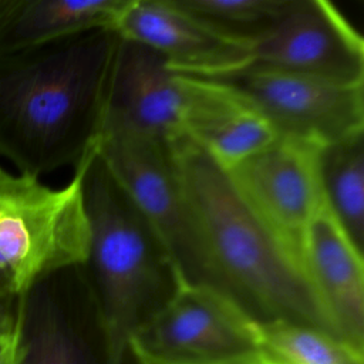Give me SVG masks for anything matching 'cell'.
Here are the masks:
<instances>
[{
  "instance_id": "13",
  "label": "cell",
  "mask_w": 364,
  "mask_h": 364,
  "mask_svg": "<svg viewBox=\"0 0 364 364\" xmlns=\"http://www.w3.org/2000/svg\"><path fill=\"white\" fill-rule=\"evenodd\" d=\"M304 269L336 334L364 350V263L360 252L324 208L309 228Z\"/></svg>"
},
{
  "instance_id": "2",
  "label": "cell",
  "mask_w": 364,
  "mask_h": 364,
  "mask_svg": "<svg viewBox=\"0 0 364 364\" xmlns=\"http://www.w3.org/2000/svg\"><path fill=\"white\" fill-rule=\"evenodd\" d=\"M168 144L215 290L257 324L290 321L337 336L304 267L250 210L228 172L186 135Z\"/></svg>"
},
{
  "instance_id": "14",
  "label": "cell",
  "mask_w": 364,
  "mask_h": 364,
  "mask_svg": "<svg viewBox=\"0 0 364 364\" xmlns=\"http://www.w3.org/2000/svg\"><path fill=\"white\" fill-rule=\"evenodd\" d=\"M183 135L230 169L277 138L266 118L230 87L191 77Z\"/></svg>"
},
{
  "instance_id": "9",
  "label": "cell",
  "mask_w": 364,
  "mask_h": 364,
  "mask_svg": "<svg viewBox=\"0 0 364 364\" xmlns=\"http://www.w3.org/2000/svg\"><path fill=\"white\" fill-rule=\"evenodd\" d=\"M321 149L277 135L256 154L225 169L250 210L303 267L309 228L327 208L320 175Z\"/></svg>"
},
{
  "instance_id": "6",
  "label": "cell",
  "mask_w": 364,
  "mask_h": 364,
  "mask_svg": "<svg viewBox=\"0 0 364 364\" xmlns=\"http://www.w3.org/2000/svg\"><path fill=\"white\" fill-rule=\"evenodd\" d=\"M128 350L135 364H256L257 323L222 293L182 280Z\"/></svg>"
},
{
  "instance_id": "3",
  "label": "cell",
  "mask_w": 364,
  "mask_h": 364,
  "mask_svg": "<svg viewBox=\"0 0 364 364\" xmlns=\"http://www.w3.org/2000/svg\"><path fill=\"white\" fill-rule=\"evenodd\" d=\"M90 228L84 274L119 357L173 297L182 277L165 243L104 161L91 152L82 178Z\"/></svg>"
},
{
  "instance_id": "20",
  "label": "cell",
  "mask_w": 364,
  "mask_h": 364,
  "mask_svg": "<svg viewBox=\"0 0 364 364\" xmlns=\"http://www.w3.org/2000/svg\"><path fill=\"white\" fill-rule=\"evenodd\" d=\"M18 358V330L17 320L14 330L0 343V364H17Z\"/></svg>"
},
{
  "instance_id": "4",
  "label": "cell",
  "mask_w": 364,
  "mask_h": 364,
  "mask_svg": "<svg viewBox=\"0 0 364 364\" xmlns=\"http://www.w3.org/2000/svg\"><path fill=\"white\" fill-rule=\"evenodd\" d=\"M94 149L78 162L63 188L0 168L1 294L20 296L55 270L84 264L90 228L82 178Z\"/></svg>"
},
{
  "instance_id": "18",
  "label": "cell",
  "mask_w": 364,
  "mask_h": 364,
  "mask_svg": "<svg viewBox=\"0 0 364 364\" xmlns=\"http://www.w3.org/2000/svg\"><path fill=\"white\" fill-rule=\"evenodd\" d=\"M220 34L252 44L283 14L289 0H173Z\"/></svg>"
},
{
  "instance_id": "1",
  "label": "cell",
  "mask_w": 364,
  "mask_h": 364,
  "mask_svg": "<svg viewBox=\"0 0 364 364\" xmlns=\"http://www.w3.org/2000/svg\"><path fill=\"white\" fill-rule=\"evenodd\" d=\"M118 41L97 28L0 54V156L20 175L75 168L97 146Z\"/></svg>"
},
{
  "instance_id": "16",
  "label": "cell",
  "mask_w": 364,
  "mask_h": 364,
  "mask_svg": "<svg viewBox=\"0 0 364 364\" xmlns=\"http://www.w3.org/2000/svg\"><path fill=\"white\" fill-rule=\"evenodd\" d=\"M321 186L327 209L353 245L364 250V132L321 149Z\"/></svg>"
},
{
  "instance_id": "10",
  "label": "cell",
  "mask_w": 364,
  "mask_h": 364,
  "mask_svg": "<svg viewBox=\"0 0 364 364\" xmlns=\"http://www.w3.org/2000/svg\"><path fill=\"white\" fill-rule=\"evenodd\" d=\"M250 50V65L343 85L364 84L363 37L326 0H289L283 14Z\"/></svg>"
},
{
  "instance_id": "7",
  "label": "cell",
  "mask_w": 364,
  "mask_h": 364,
  "mask_svg": "<svg viewBox=\"0 0 364 364\" xmlns=\"http://www.w3.org/2000/svg\"><path fill=\"white\" fill-rule=\"evenodd\" d=\"M17 364H128L97 307L82 264L55 270L18 296Z\"/></svg>"
},
{
  "instance_id": "12",
  "label": "cell",
  "mask_w": 364,
  "mask_h": 364,
  "mask_svg": "<svg viewBox=\"0 0 364 364\" xmlns=\"http://www.w3.org/2000/svg\"><path fill=\"white\" fill-rule=\"evenodd\" d=\"M119 37L158 53L175 73L212 78L250 65V44L229 38L173 0H129L115 23Z\"/></svg>"
},
{
  "instance_id": "11",
  "label": "cell",
  "mask_w": 364,
  "mask_h": 364,
  "mask_svg": "<svg viewBox=\"0 0 364 364\" xmlns=\"http://www.w3.org/2000/svg\"><path fill=\"white\" fill-rule=\"evenodd\" d=\"M189 92L188 75L171 70L152 48L119 37L102 132L128 131L169 142L183 135Z\"/></svg>"
},
{
  "instance_id": "15",
  "label": "cell",
  "mask_w": 364,
  "mask_h": 364,
  "mask_svg": "<svg viewBox=\"0 0 364 364\" xmlns=\"http://www.w3.org/2000/svg\"><path fill=\"white\" fill-rule=\"evenodd\" d=\"M129 0H0V54L97 28L114 30Z\"/></svg>"
},
{
  "instance_id": "8",
  "label": "cell",
  "mask_w": 364,
  "mask_h": 364,
  "mask_svg": "<svg viewBox=\"0 0 364 364\" xmlns=\"http://www.w3.org/2000/svg\"><path fill=\"white\" fill-rule=\"evenodd\" d=\"M206 80L242 95L277 135L326 148L364 132V84L343 85L257 65Z\"/></svg>"
},
{
  "instance_id": "5",
  "label": "cell",
  "mask_w": 364,
  "mask_h": 364,
  "mask_svg": "<svg viewBox=\"0 0 364 364\" xmlns=\"http://www.w3.org/2000/svg\"><path fill=\"white\" fill-rule=\"evenodd\" d=\"M97 154L156 230L182 280L215 290L209 257L169 144L128 131H105Z\"/></svg>"
},
{
  "instance_id": "21",
  "label": "cell",
  "mask_w": 364,
  "mask_h": 364,
  "mask_svg": "<svg viewBox=\"0 0 364 364\" xmlns=\"http://www.w3.org/2000/svg\"><path fill=\"white\" fill-rule=\"evenodd\" d=\"M11 333H13V331H11ZM9 336H10V334H9ZM4 338H6V337H4ZM4 338H1V340H0V343H1V341H3V340H4Z\"/></svg>"
},
{
  "instance_id": "17",
  "label": "cell",
  "mask_w": 364,
  "mask_h": 364,
  "mask_svg": "<svg viewBox=\"0 0 364 364\" xmlns=\"http://www.w3.org/2000/svg\"><path fill=\"white\" fill-rule=\"evenodd\" d=\"M256 364H364V350L324 330L290 321L257 324Z\"/></svg>"
},
{
  "instance_id": "19",
  "label": "cell",
  "mask_w": 364,
  "mask_h": 364,
  "mask_svg": "<svg viewBox=\"0 0 364 364\" xmlns=\"http://www.w3.org/2000/svg\"><path fill=\"white\" fill-rule=\"evenodd\" d=\"M18 296L0 293V340L11 334L17 320Z\"/></svg>"
}]
</instances>
